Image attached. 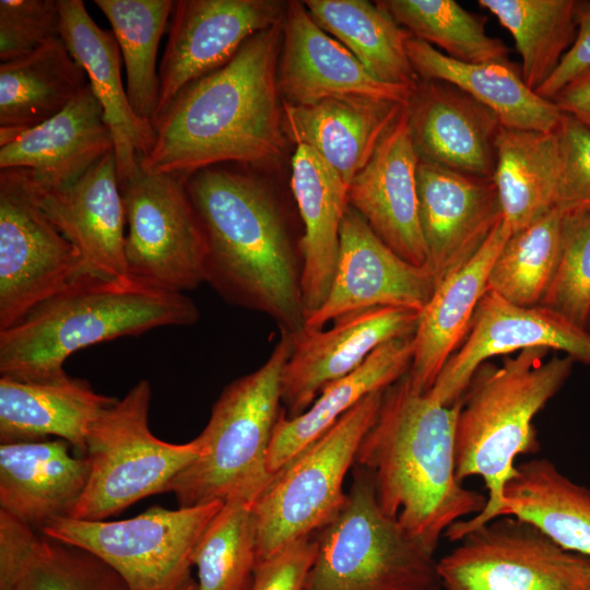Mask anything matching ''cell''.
<instances>
[{"label": "cell", "mask_w": 590, "mask_h": 590, "mask_svg": "<svg viewBox=\"0 0 590 590\" xmlns=\"http://www.w3.org/2000/svg\"><path fill=\"white\" fill-rule=\"evenodd\" d=\"M540 305L590 328V212L565 213L558 266Z\"/></svg>", "instance_id": "42"}, {"label": "cell", "mask_w": 590, "mask_h": 590, "mask_svg": "<svg viewBox=\"0 0 590 590\" xmlns=\"http://www.w3.org/2000/svg\"><path fill=\"white\" fill-rule=\"evenodd\" d=\"M116 400L70 376L44 382L0 377V444L57 436L85 456L91 426Z\"/></svg>", "instance_id": "29"}, {"label": "cell", "mask_w": 590, "mask_h": 590, "mask_svg": "<svg viewBox=\"0 0 590 590\" xmlns=\"http://www.w3.org/2000/svg\"><path fill=\"white\" fill-rule=\"evenodd\" d=\"M35 190L46 216L78 251L81 274L128 276L126 215L114 150L71 186Z\"/></svg>", "instance_id": "22"}, {"label": "cell", "mask_w": 590, "mask_h": 590, "mask_svg": "<svg viewBox=\"0 0 590 590\" xmlns=\"http://www.w3.org/2000/svg\"><path fill=\"white\" fill-rule=\"evenodd\" d=\"M394 21L451 59L481 63L508 59L507 46L486 34L487 17L474 14L455 0L376 1Z\"/></svg>", "instance_id": "40"}, {"label": "cell", "mask_w": 590, "mask_h": 590, "mask_svg": "<svg viewBox=\"0 0 590 590\" xmlns=\"http://www.w3.org/2000/svg\"><path fill=\"white\" fill-rule=\"evenodd\" d=\"M385 390L349 410L282 469L251 504L257 562L329 524L344 507L343 482L374 424Z\"/></svg>", "instance_id": "8"}, {"label": "cell", "mask_w": 590, "mask_h": 590, "mask_svg": "<svg viewBox=\"0 0 590 590\" xmlns=\"http://www.w3.org/2000/svg\"><path fill=\"white\" fill-rule=\"evenodd\" d=\"M286 8L276 0L174 1L152 125L182 88L224 66L257 33L283 22Z\"/></svg>", "instance_id": "14"}, {"label": "cell", "mask_w": 590, "mask_h": 590, "mask_svg": "<svg viewBox=\"0 0 590 590\" xmlns=\"http://www.w3.org/2000/svg\"><path fill=\"white\" fill-rule=\"evenodd\" d=\"M413 354V335L392 339L377 347L357 369L326 386L300 415L288 418L283 410L269 447L270 473L282 469L365 397L385 390L409 373Z\"/></svg>", "instance_id": "32"}, {"label": "cell", "mask_w": 590, "mask_h": 590, "mask_svg": "<svg viewBox=\"0 0 590 590\" xmlns=\"http://www.w3.org/2000/svg\"><path fill=\"white\" fill-rule=\"evenodd\" d=\"M317 551V539L308 535L257 562L251 590H303Z\"/></svg>", "instance_id": "45"}, {"label": "cell", "mask_w": 590, "mask_h": 590, "mask_svg": "<svg viewBox=\"0 0 590 590\" xmlns=\"http://www.w3.org/2000/svg\"><path fill=\"white\" fill-rule=\"evenodd\" d=\"M457 542L437 560L445 590H590V559L517 517L493 519Z\"/></svg>", "instance_id": "12"}, {"label": "cell", "mask_w": 590, "mask_h": 590, "mask_svg": "<svg viewBox=\"0 0 590 590\" xmlns=\"http://www.w3.org/2000/svg\"><path fill=\"white\" fill-rule=\"evenodd\" d=\"M405 106L353 98H327L307 106L282 102V130L296 146L314 150L349 187Z\"/></svg>", "instance_id": "27"}, {"label": "cell", "mask_w": 590, "mask_h": 590, "mask_svg": "<svg viewBox=\"0 0 590 590\" xmlns=\"http://www.w3.org/2000/svg\"><path fill=\"white\" fill-rule=\"evenodd\" d=\"M113 150L104 108L87 84L62 111L0 146V169H25L36 188L59 190Z\"/></svg>", "instance_id": "23"}, {"label": "cell", "mask_w": 590, "mask_h": 590, "mask_svg": "<svg viewBox=\"0 0 590 590\" xmlns=\"http://www.w3.org/2000/svg\"><path fill=\"white\" fill-rule=\"evenodd\" d=\"M151 386L140 380L103 411L90 428L85 457L90 476L70 518L101 521L170 482L200 452L198 436L186 444L156 438L149 427Z\"/></svg>", "instance_id": "9"}, {"label": "cell", "mask_w": 590, "mask_h": 590, "mask_svg": "<svg viewBox=\"0 0 590 590\" xmlns=\"http://www.w3.org/2000/svg\"><path fill=\"white\" fill-rule=\"evenodd\" d=\"M88 84L60 38L0 64V146L62 111Z\"/></svg>", "instance_id": "33"}, {"label": "cell", "mask_w": 590, "mask_h": 590, "mask_svg": "<svg viewBox=\"0 0 590 590\" xmlns=\"http://www.w3.org/2000/svg\"><path fill=\"white\" fill-rule=\"evenodd\" d=\"M421 160L469 175L493 178L498 117L457 86L420 79L405 106Z\"/></svg>", "instance_id": "21"}, {"label": "cell", "mask_w": 590, "mask_h": 590, "mask_svg": "<svg viewBox=\"0 0 590 590\" xmlns=\"http://www.w3.org/2000/svg\"><path fill=\"white\" fill-rule=\"evenodd\" d=\"M61 39L84 69L111 131L119 182L139 168L151 151L155 130L133 111L120 74V52L113 32L101 28L81 0H58Z\"/></svg>", "instance_id": "24"}, {"label": "cell", "mask_w": 590, "mask_h": 590, "mask_svg": "<svg viewBox=\"0 0 590 590\" xmlns=\"http://www.w3.org/2000/svg\"><path fill=\"white\" fill-rule=\"evenodd\" d=\"M590 68V1H579L577 35L553 74L534 92L543 98L553 97L575 76Z\"/></svg>", "instance_id": "46"}, {"label": "cell", "mask_w": 590, "mask_h": 590, "mask_svg": "<svg viewBox=\"0 0 590 590\" xmlns=\"http://www.w3.org/2000/svg\"><path fill=\"white\" fill-rule=\"evenodd\" d=\"M502 516L526 520L565 550L590 559V487L569 479L548 459L516 467L504 491Z\"/></svg>", "instance_id": "34"}, {"label": "cell", "mask_w": 590, "mask_h": 590, "mask_svg": "<svg viewBox=\"0 0 590 590\" xmlns=\"http://www.w3.org/2000/svg\"><path fill=\"white\" fill-rule=\"evenodd\" d=\"M418 215L436 287L485 243L503 213L493 178L418 160Z\"/></svg>", "instance_id": "18"}, {"label": "cell", "mask_w": 590, "mask_h": 590, "mask_svg": "<svg viewBox=\"0 0 590 590\" xmlns=\"http://www.w3.org/2000/svg\"><path fill=\"white\" fill-rule=\"evenodd\" d=\"M278 69L282 102L307 106L327 98L388 101L408 105L412 90L381 82L321 30L303 1H288Z\"/></svg>", "instance_id": "19"}, {"label": "cell", "mask_w": 590, "mask_h": 590, "mask_svg": "<svg viewBox=\"0 0 590 590\" xmlns=\"http://www.w3.org/2000/svg\"><path fill=\"white\" fill-rule=\"evenodd\" d=\"M291 351L292 334L282 330L267 362L224 388L198 436V457L167 487L179 507L252 504L269 484L268 452L283 412L282 373Z\"/></svg>", "instance_id": "6"}, {"label": "cell", "mask_w": 590, "mask_h": 590, "mask_svg": "<svg viewBox=\"0 0 590 590\" xmlns=\"http://www.w3.org/2000/svg\"><path fill=\"white\" fill-rule=\"evenodd\" d=\"M129 278L182 293L205 282L206 243L186 177L138 170L119 182Z\"/></svg>", "instance_id": "11"}, {"label": "cell", "mask_w": 590, "mask_h": 590, "mask_svg": "<svg viewBox=\"0 0 590 590\" xmlns=\"http://www.w3.org/2000/svg\"><path fill=\"white\" fill-rule=\"evenodd\" d=\"M510 33L533 91L556 70L577 35L579 0H479Z\"/></svg>", "instance_id": "37"}, {"label": "cell", "mask_w": 590, "mask_h": 590, "mask_svg": "<svg viewBox=\"0 0 590 590\" xmlns=\"http://www.w3.org/2000/svg\"><path fill=\"white\" fill-rule=\"evenodd\" d=\"M552 101L563 114L590 129V68L570 80Z\"/></svg>", "instance_id": "47"}, {"label": "cell", "mask_w": 590, "mask_h": 590, "mask_svg": "<svg viewBox=\"0 0 590 590\" xmlns=\"http://www.w3.org/2000/svg\"><path fill=\"white\" fill-rule=\"evenodd\" d=\"M557 350L590 365V331L543 305H515L486 291L461 346L447 361L427 394L450 406L467 390L480 365L524 349Z\"/></svg>", "instance_id": "16"}, {"label": "cell", "mask_w": 590, "mask_h": 590, "mask_svg": "<svg viewBox=\"0 0 590 590\" xmlns=\"http://www.w3.org/2000/svg\"><path fill=\"white\" fill-rule=\"evenodd\" d=\"M58 0L0 1V60L24 57L60 38Z\"/></svg>", "instance_id": "43"}, {"label": "cell", "mask_w": 590, "mask_h": 590, "mask_svg": "<svg viewBox=\"0 0 590 590\" xmlns=\"http://www.w3.org/2000/svg\"><path fill=\"white\" fill-rule=\"evenodd\" d=\"M315 23L334 36L377 80L414 88L420 78L406 52L412 35L377 2L303 1Z\"/></svg>", "instance_id": "36"}, {"label": "cell", "mask_w": 590, "mask_h": 590, "mask_svg": "<svg viewBox=\"0 0 590 590\" xmlns=\"http://www.w3.org/2000/svg\"><path fill=\"white\" fill-rule=\"evenodd\" d=\"M291 187L304 224L300 240L305 319L323 304L333 279L349 187L310 148L297 145Z\"/></svg>", "instance_id": "28"}, {"label": "cell", "mask_w": 590, "mask_h": 590, "mask_svg": "<svg viewBox=\"0 0 590 590\" xmlns=\"http://www.w3.org/2000/svg\"><path fill=\"white\" fill-rule=\"evenodd\" d=\"M436 288L428 267H416L390 249L350 204L340 229V246L328 295L304 327L326 323L358 310L398 307L422 312Z\"/></svg>", "instance_id": "15"}, {"label": "cell", "mask_w": 590, "mask_h": 590, "mask_svg": "<svg viewBox=\"0 0 590 590\" xmlns=\"http://www.w3.org/2000/svg\"><path fill=\"white\" fill-rule=\"evenodd\" d=\"M503 219L512 233L558 209L559 162L555 130L502 127L493 175Z\"/></svg>", "instance_id": "35"}, {"label": "cell", "mask_w": 590, "mask_h": 590, "mask_svg": "<svg viewBox=\"0 0 590 590\" xmlns=\"http://www.w3.org/2000/svg\"><path fill=\"white\" fill-rule=\"evenodd\" d=\"M559 162L558 209L590 212V129L563 114L555 129Z\"/></svg>", "instance_id": "44"}, {"label": "cell", "mask_w": 590, "mask_h": 590, "mask_svg": "<svg viewBox=\"0 0 590 590\" xmlns=\"http://www.w3.org/2000/svg\"><path fill=\"white\" fill-rule=\"evenodd\" d=\"M223 505L153 506L117 521L58 517L40 532L93 553L119 575L128 590H198L193 554Z\"/></svg>", "instance_id": "10"}, {"label": "cell", "mask_w": 590, "mask_h": 590, "mask_svg": "<svg viewBox=\"0 0 590 590\" xmlns=\"http://www.w3.org/2000/svg\"><path fill=\"white\" fill-rule=\"evenodd\" d=\"M418 160L404 107L352 179L347 200L390 249L416 267H428L418 215Z\"/></svg>", "instance_id": "20"}, {"label": "cell", "mask_w": 590, "mask_h": 590, "mask_svg": "<svg viewBox=\"0 0 590 590\" xmlns=\"http://www.w3.org/2000/svg\"><path fill=\"white\" fill-rule=\"evenodd\" d=\"M79 275V253L42 210L27 172L0 169V331Z\"/></svg>", "instance_id": "13"}, {"label": "cell", "mask_w": 590, "mask_h": 590, "mask_svg": "<svg viewBox=\"0 0 590 590\" xmlns=\"http://www.w3.org/2000/svg\"><path fill=\"white\" fill-rule=\"evenodd\" d=\"M565 213L554 209L512 233L492 266L486 291L518 306L540 305L558 266Z\"/></svg>", "instance_id": "39"}, {"label": "cell", "mask_w": 590, "mask_h": 590, "mask_svg": "<svg viewBox=\"0 0 590 590\" xmlns=\"http://www.w3.org/2000/svg\"><path fill=\"white\" fill-rule=\"evenodd\" d=\"M511 234L510 225L502 217L482 247L435 288L413 334L414 354L408 376L415 391L429 392L447 361L465 340L486 292L492 266Z\"/></svg>", "instance_id": "25"}, {"label": "cell", "mask_w": 590, "mask_h": 590, "mask_svg": "<svg viewBox=\"0 0 590 590\" xmlns=\"http://www.w3.org/2000/svg\"><path fill=\"white\" fill-rule=\"evenodd\" d=\"M63 439L0 444V510L40 531L69 517L90 476V462Z\"/></svg>", "instance_id": "26"}, {"label": "cell", "mask_w": 590, "mask_h": 590, "mask_svg": "<svg viewBox=\"0 0 590 590\" xmlns=\"http://www.w3.org/2000/svg\"><path fill=\"white\" fill-rule=\"evenodd\" d=\"M283 22L250 37L221 68L193 81L154 123L151 173L189 177L223 163L264 165L280 158L285 135L278 88Z\"/></svg>", "instance_id": "1"}, {"label": "cell", "mask_w": 590, "mask_h": 590, "mask_svg": "<svg viewBox=\"0 0 590 590\" xmlns=\"http://www.w3.org/2000/svg\"><path fill=\"white\" fill-rule=\"evenodd\" d=\"M0 590H128L93 553L60 542L0 510Z\"/></svg>", "instance_id": "31"}, {"label": "cell", "mask_w": 590, "mask_h": 590, "mask_svg": "<svg viewBox=\"0 0 590 590\" xmlns=\"http://www.w3.org/2000/svg\"><path fill=\"white\" fill-rule=\"evenodd\" d=\"M406 52L420 79L457 86L491 109L505 128L552 132L560 122L563 113L555 103L531 90L509 59L462 62L412 35L406 40Z\"/></svg>", "instance_id": "30"}, {"label": "cell", "mask_w": 590, "mask_h": 590, "mask_svg": "<svg viewBox=\"0 0 590 590\" xmlns=\"http://www.w3.org/2000/svg\"><path fill=\"white\" fill-rule=\"evenodd\" d=\"M460 405L461 399L447 406L415 391L406 373L385 389L354 462L371 475L382 511L432 554L453 523L487 502L456 474Z\"/></svg>", "instance_id": "2"}, {"label": "cell", "mask_w": 590, "mask_h": 590, "mask_svg": "<svg viewBox=\"0 0 590 590\" xmlns=\"http://www.w3.org/2000/svg\"><path fill=\"white\" fill-rule=\"evenodd\" d=\"M418 317L411 309L375 307L343 315L328 330L303 327L291 333L282 373L285 416L304 413L326 386L357 369L381 344L413 335Z\"/></svg>", "instance_id": "17"}, {"label": "cell", "mask_w": 590, "mask_h": 590, "mask_svg": "<svg viewBox=\"0 0 590 590\" xmlns=\"http://www.w3.org/2000/svg\"><path fill=\"white\" fill-rule=\"evenodd\" d=\"M303 590H440L437 560L379 504L371 475L356 465L347 499L319 531Z\"/></svg>", "instance_id": "7"}, {"label": "cell", "mask_w": 590, "mask_h": 590, "mask_svg": "<svg viewBox=\"0 0 590 590\" xmlns=\"http://www.w3.org/2000/svg\"><path fill=\"white\" fill-rule=\"evenodd\" d=\"M199 320L194 302L129 276L81 274L0 331V376L44 382L66 378L74 352L126 335Z\"/></svg>", "instance_id": "4"}, {"label": "cell", "mask_w": 590, "mask_h": 590, "mask_svg": "<svg viewBox=\"0 0 590 590\" xmlns=\"http://www.w3.org/2000/svg\"><path fill=\"white\" fill-rule=\"evenodd\" d=\"M111 25L123 59L129 103L138 117L152 123L160 96L158 45L172 0H94Z\"/></svg>", "instance_id": "38"}, {"label": "cell", "mask_w": 590, "mask_h": 590, "mask_svg": "<svg viewBox=\"0 0 590 590\" xmlns=\"http://www.w3.org/2000/svg\"><path fill=\"white\" fill-rule=\"evenodd\" d=\"M256 565L251 504L243 499L225 502L193 554L198 590H251Z\"/></svg>", "instance_id": "41"}, {"label": "cell", "mask_w": 590, "mask_h": 590, "mask_svg": "<svg viewBox=\"0 0 590 590\" xmlns=\"http://www.w3.org/2000/svg\"><path fill=\"white\" fill-rule=\"evenodd\" d=\"M547 351L524 349L505 357L500 366L483 363L472 376L457 417L456 474L460 482L482 477L487 502L480 514L445 532L449 541L502 517L504 491L516 473L517 458L540 450L533 420L562 389L575 363L568 355L543 362Z\"/></svg>", "instance_id": "5"}, {"label": "cell", "mask_w": 590, "mask_h": 590, "mask_svg": "<svg viewBox=\"0 0 590 590\" xmlns=\"http://www.w3.org/2000/svg\"><path fill=\"white\" fill-rule=\"evenodd\" d=\"M206 243L205 282L282 330L304 327L302 262L279 208L253 177L219 165L186 178Z\"/></svg>", "instance_id": "3"}]
</instances>
